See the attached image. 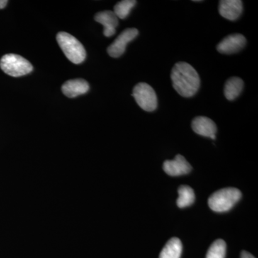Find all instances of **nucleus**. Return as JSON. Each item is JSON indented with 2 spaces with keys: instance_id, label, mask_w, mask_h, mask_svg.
<instances>
[{
  "instance_id": "nucleus-6",
  "label": "nucleus",
  "mask_w": 258,
  "mask_h": 258,
  "mask_svg": "<svg viewBox=\"0 0 258 258\" xmlns=\"http://www.w3.org/2000/svg\"><path fill=\"white\" fill-rule=\"evenodd\" d=\"M138 35L139 30L136 28H128L123 30L107 49L108 55L115 58L123 55L127 44L134 40Z\"/></svg>"
},
{
  "instance_id": "nucleus-1",
  "label": "nucleus",
  "mask_w": 258,
  "mask_h": 258,
  "mask_svg": "<svg viewBox=\"0 0 258 258\" xmlns=\"http://www.w3.org/2000/svg\"><path fill=\"white\" fill-rule=\"evenodd\" d=\"M173 87L181 96L189 98L198 93L200 86L198 73L187 62H179L171 70Z\"/></svg>"
},
{
  "instance_id": "nucleus-18",
  "label": "nucleus",
  "mask_w": 258,
  "mask_h": 258,
  "mask_svg": "<svg viewBox=\"0 0 258 258\" xmlns=\"http://www.w3.org/2000/svg\"><path fill=\"white\" fill-rule=\"evenodd\" d=\"M240 258H255L252 255V254L249 253V252H247V251H242L241 252Z\"/></svg>"
},
{
  "instance_id": "nucleus-4",
  "label": "nucleus",
  "mask_w": 258,
  "mask_h": 258,
  "mask_svg": "<svg viewBox=\"0 0 258 258\" xmlns=\"http://www.w3.org/2000/svg\"><path fill=\"white\" fill-rule=\"evenodd\" d=\"M0 68L5 74L13 77H20L30 74L33 70L32 64L22 56L7 54L0 60Z\"/></svg>"
},
{
  "instance_id": "nucleus-8",
  "label": "nucleus",
  "mask_w": 258,
  "mask_h": 258,
  "mask_svg": "<svg viewBox=\"0 0 258 258\" xmlns=\"http://www.w3.org/2000/svg\"><path fill=\"white\" fill-rule=\"evenodd\" d=\"M163 169L168 175L177 176L189 174L192 167L182 155L178 154L173 160L164 161Z\"/></svg>"
},
{
  "instance_id": "nucleus-12",
  "label": "nucleus",
  "mask_w": 258,
  "mask_h": 258,
  "mask_svg": "<svg viewBox=\"0 0 258 258\" xmlns=\"http://www.w3.org/2000/svg\"><path fill=\"white\" fill-rule=\"evenodd\" d=\"M89 91V85L83 79L70 80L62 86V91L69 98H75Z\"/></svg>"
},
{
  "instance_id": "nucleus-15",
  "label": "nucleus",
  "mask_w": 258,
  "mask_h": 258,
  "mask_svg": "<svg viewBox=\"0 0 258 258\" xmlns=\"http://www.w3.org/2000/svg\"><path fill=\"white\" fill-rule=\"evenodd\" d=\"M178 194H179V198L176 200V204L179 208L189 207L195 202V191L189 186L181 185L178 189Z\"/></svg>"
},
{
  "instance_id": "nucleus-9",
  "label": "nucleus",
  "mask_w": 258,
  "mask_h": 258,
  "mask_svg": "<svg viewBox=\"0 0 258 258\" xmlns=\"http://www.w3.org/2000/svg\"><path fill=\"white\" fill-rule=\"evenodd\" d=\"M191 128L195 133L203 137L215 140L216 139L217 125L210 118L198 116L194 118L191 122Z\"/></svg>"
},
{
  "instance_id": "nucleus-17",
  "label": "nucleus",
  "mask_w": 258,
  "mask_h": 258,
  "mask_svg": "<svg viewBox=\"0 0 258 258\" xmlns=\"http://www.w3.org/2000/svg\"><path fill=\"white\" fill-rule=\"evenodd\" d=\"M227 246L225 241L219 239L210 246L207 253L206 258H225Z\"/></svg>"
},
{
  "instance_id": "nucleus-2",
  "label": "nucleus",
  "mask_w": 258,
  "mask_h": 258,
  "mask_svg": "<svg viewBox=\"0 0 258 258\" xmlns=\"http://www.w3.org/2000/svg\"><path fill=\"white\" fill-rule=\"evenodd\" d=\"M242 198V193L234 187L224 188L212 194L208 205L214 212H225L231 210Z\"/></svg>"
},
{
  "instance_id": "nucleus-14",
  "label": "nucleus",
  "mask_w": 258,
  "mask_h": 258,
  "mask_svg": "<svg viewBox=\"0 0 258 258\" xmlns=\"http://www.w3.org/2000/svg\"><path fill=\"white\" fill-rule=\"evenodd\" d=\"M182 252V244L177 237H172L161 250L159 258H180Z\"/></svg>"
},
{
  "instance_id": "nucleus-13",
  "label": "nucleus",
  "mask_w": 258,
  "mask_h": 258,
  "mask_svg": "<svg viewBox=\"0 0 258 258\" xmlns=\"http://www.w3.org/2000/svg\"><path fill=\"white\" fill-rule=\"evenodd\" d=\"M243 81L240 78H230L225 83V89H224L225 98L229 101H234L240 96L243 90Z\"/></svg>"
},
{
  "instance_id": "nucleus-5",
  "label": "nucleus",
  "mask_w": 258,
  "mask_h": 258,
  "mask_svg": "<svg viewBox=\"0 0 258 258\" xmlns=\"http://www.w3.org/2000/svg\"><path fill=\"white\" fill-rule=\"evenodd\" d=\"M132 96L144 111L152 112L157 109L158 100L154 88L146 83H139L134 88Z\"/></svg>"
},
{
  "instance_id": "nucleus-7",
  "label": "nucleus",
  "mask_w": 258,
  "mask_h": 258,
  "mask_svg": "<svg viewBox=\"0 0 258 258\" xmlns=\"http://www.w3.org/2000/svg\"><path fill=\"white\" fill-rule=\"evenodd\" d=\"M245 37L241 34L236 33L227 36L217 45V50L222 54H233L239 52L245 46Z\"/></svg>"
},
{
  "instance_id": "nucleus-10",
  "label": "nucleus",
  "mask_w": 258,
  "mask_h": 258,
  "mask_svg": "<svg viewBox=\"0 0 258 258\" xmlns=\"http://www.w3.org/2000/svg\"><path fill=\"white\" fill-rule=\"evenodd\" d=\"M243 10L240 0H222L219 4V13L227 20L234 21L240 18Z\"/></svg>"
},
{
  "instance_id": "nucleus-16",
  "label": "nucleus",
  "mask_w": 258,
  "mask_h": 258,
  "mask_svg": "<svg viewBox=\"0 0 258 258\" xmlns=\"http://www.w3.org/2000/svg\"><path fill=\"white\" fill-rule=\"evenodd\" d=\"M137 5L135 0H123L115 5L113 13L116 15L117 18L125 19L128 17L131 10Z\"/></svg>"
},
{
  "instance_id": "nucleus-3",
  "label": "nucleus",
  "mask_w": 258,
  "mask_h": 258,
  "mask_svg": "<svg viewBox=\"0 0 258 258\" xmlns=\"http://www.w3.org/2000/svg\"><path fill=\"white\" fill-rule=\"evenodd\" d=\"M57 41L61 50L71 62L80 64L85 60L86 52L84 47L76 38L67 32H60L57 35Z\"/></svg>"
},
{
  "instance_id": "nucleus-19",
  "label": "nucleus",
  "mask_w": 258,
  "mask_h": 258,
  "mask_svg": "<svg viewBox=\"0 0 258 258\" xmlns=\"http://www.w3.org/2000/svg\"><path fill=\"white\" fill-rule=\"evenodd\" d=\"M8 1L7 0H0V9H3L8 5Z\"/></svg>"
},
{
  "instance_id": "nucleus-11",
  "label": "nucleus",
  "mask_w": 258,
  "mask_h": 258,
  "mask_svg": "<svg viewBox=\"0 0 258 258\" xmlns=\"http://www.w3.org/2000/svg\"><path fill=\"white\" fill-rule=\"evenodd\" d=\"M95 20L101 24L104 28L103 35L107 37L113 36L115 33V29L118 25V18L113 11L101 12L95 15Z\"/></svg>"
}]
</instances>
